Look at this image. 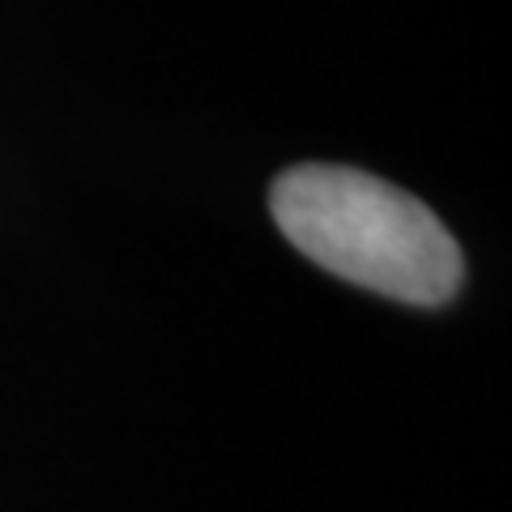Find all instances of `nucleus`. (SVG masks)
Listing matches in <instances>:
<instances>
[{
	"label": "nucleus",
	"instance_id": "obj_1",
	"mask_svg": "<svg viewBox=\"0 0 512 512\" xmlns=\"http://www.w3.org/2000/svg\"><path fill=\"white\" fill-rule=\"evenodd\" d=\"M278 231L325 274L384 299L440 308L461 291L466 261L448 227L380 175L338 163H299L269 188Z\"/></svg>",
	"mask_w": 512,
	"mask_h": 512
}]
</instances>
